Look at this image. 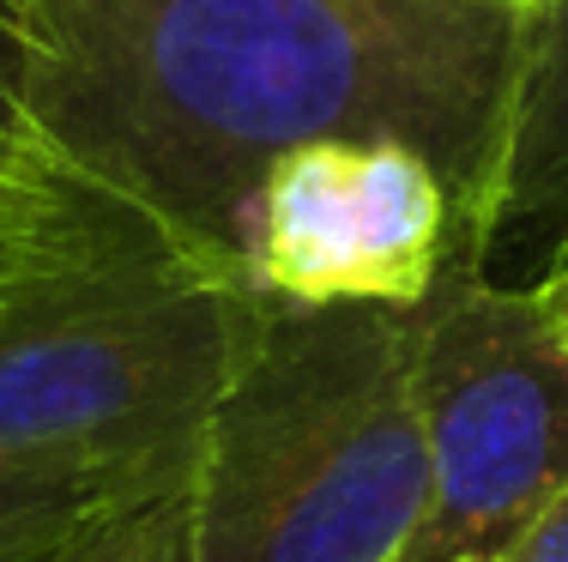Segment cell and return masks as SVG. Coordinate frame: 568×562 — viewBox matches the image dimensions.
<instances>
[{
	"mask_svg": "<svg viewBox=\"0 0 568 562\" xmlns=\"http://www.w3.org/2000/svg\"><path fill=\"white\" fill-rule=\"evenodd\" d=\"M175 502H182V497H175ZM164 508H170V502H164ZM152 514H158V508H145V514H128V520H110V527H91L61 562H128L133 544H140L145 527H152Z\"/></svg>",
	"mask_w": 568,
	"mask_h": 562,
	"instance_id": "8fae6325",
	"label": "cell"
},
{
	"mask_svg": "<svg viewBox=\"0 0 568 562\" xmlns=\"http://www.w3.org/2000/svg\"><path fill=\"white\" fill-rule=\"evenodd\" d=\"M73 206V176L31 164H0V303L24 285Z\"/></svg>",
	"mask_w": 568,
	"mask_h": 562,
	"instance_id": "52a82bcc",
	"label": "cell"
},
{
	"mask_svg": "<svg viewBox=\"0 0 568 562\" xmlns=\"http://www.w3.org/2000/svg\"><path fill=\"white\" fill-rule=\"evenodd\" d=\"M496 562H568V490H562V497L550 502L545 514H538L532 527H526Z\"/></svg>",
	"mask_w": 568,
	"mask_h": 562,
	"instance_id": "30bf717a",
	"label": "cell"
},
{
	"mask_svg": "<svg viewBox=\"0 0 568 562\" xmlns=\"http://www.w3.org/2000/svg\"><path fill=\"white\" fill-rule=\"evenodd\" d=\"M266 297L73 182L61 236L0 303V520H110L187 497Z\"/></svg>",
	"mask_w": 568,
	"mask_h": 562,
	"instance_id": "7a4b0ae2",
	"label": "cell"
},
{
	"mask_svg": "<svg viewBox=\"0 0 568 562\" xmlns=\"http://www.w3.org/2000/svg\"><path fill=\"white\" fill-rule=\"evenodd\" d=\"M31 0H0V164L49 170L31 122Z\"/></svg>",
	"mask_w": 568,
	"mask_h": 562,
	"instance_id": "ba28073f",
	"label": "cell"
},
{
	"mask_svg": "<svg viewBox=\"0 0 568 562\" xmlns=\"http://www.w3.org/2000/svg\"><path fill=\"white\" fill-rule=\"evenodd\" d=\"M128 562H182V502L158 508L152 527H145V539L133 544Z\"/></svg>",
	"mask_w": 568,
	"mask_h": 562,
	"instance_id": "7c38bea8",
	"label": "cell"
},
{
	"mask_svg": "<svg viewBox=\"0 0 568 562\" xmlns=\"http://www.w3.org/2000/svg\"><path fill=\"white\" fill-rule=\"evenodd\" d=\"M538 303H545L550 327H557L562 339H568V266H562V273H550L545 285H538Z\"/></svg>",
	"mask_w": 568,
	"mask_h": 562,
	"instance_id": "4fadbf2b",
	"label": "cell"
},
{
	"mask_svg": "<svg viewBox=\"0 0 568 562\" xmlns=\"http://www.w3.org/2000/svg\"><path fill=\"white\" fill-rule=\"evenodd\" d=\"M568 266V0H545L532 24L514 110L508 170L484 236V278L538 290Z\"/></svg>",
	"mask_w": 568,
	"mask_h": 562,
	"instance_id": "8992f818",
	"label": "cell"
},
{
	"mask_svg": "<svg viewBox=\"0 0 568 562\" xmlns=\"http://www.w3.org/2000/svg\"><path fill=\"white\" fill-rule=\"evenodd\" d=\"M417 309L261 303L200 436L182 562H417Z\"/></svg>",
	"mask_w": 568,
	"mask_h": 562,
	"instance_id": "3957f363",
	"label": "cell"
},
{
	"mask_svg": "<svg viewBox=\"0 0 568 562\" xmlns=\"http://www.w3.org/2000/svg\"><path fill=\"white\" fill-rule=\"evenodd\" d=\"M478 231L436 164L399 140H321L284 152L236 224V278L266 303L417 309Z\"/></svg>",
	"mask_w": 568,
	"mask_h": 562,
	"instance_id": "5b68a950",
	"label": "cell"
},
{
	"mask_svg": "<svg viewBox=\"0 0 568 562\" xmlns=\"http://www.w3.org/2000/svg\"><path fill=\"white\" fill-rule=\"evenodd\" d=\"M545 0H31L49 170L236 278L254 182L296 145L399 140L484 236ZM242 285V278H236Z\"/></svg>",
	"mask_w": 568,
	"mask_h": 562,
	"instance_id": "6da1fadb",
	"label": "cell"
},
{
	"mask_svg": "<svg viewBox=\"0 0 568 562\" xmlns=\"http://www.w3.org/2000/svg\"><path fill=\"white\" fill-rule=\"evenodd\" d=\"M429 532L417 562H496L568 490V339L538 290L454 266L417 303Z\"/></svg>",
	"mask_w": 568,
	"mask_h": 562,
	"instance_id": "277c9868",
	"label": "cell"
},
{
	"mask_svg": "<svg viewBox=\"0 0 568 562\" xmlns=\"http://www.w3.org/2000/svg\"><path fill=\"white\" fill-rule=\"evenodd\" d=\"M85 532L67 520H0V562H61Z\"/></svg>",
	"mask_w": 568,
	"mask_h": 562,
	"instance_id": "9c48e42d",
	"label": "cell"
}]
</instances>
